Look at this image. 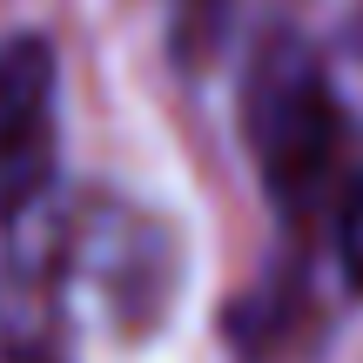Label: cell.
<instances>
[{
    "instance_id": "cell-3",
    "label": "cell",
    "mask_w": 363,
    "mask_h": 363,
    "mask_svg": "<svg viewBox=\"0 0 363 363\" xmlns=\"http://www.w3.org/2000/svg\"><path fill=\"white\" fill-rule=\"evenodd\" d=\"M337 256H343V276L363 289V175L343 189V216H337Z\"/></svg>"
},
{
    "instance_id": "cell-2",
    "label": "cell",
    "mask_w": 363,
    "mask_h": 363,
    "mask_svg": "<svg viewBox=\"0 0 363 363\" xmlns=\"http://www.w3.org/2000/svg\"><path fill=\"white\" fill-rule=\"evenodd\" d=\"M54 175V48L21 34L0 48V222Z\"/></svg>"
},
{
    "instance_id": "cell-1",
    "label": "cell",
    "mask_w": 363,
    "mask_h": 363,
    "mask_svg": "<svg viewBox=\"0 0 363 363\" xmlns=\"http://www.w3.org/2000/svg\"><path fill=\"white\" fill-rule=\"evenodd\" d=\"M249 135H256L262 182L276 189L283 208H310L343 169V108L330 94L323 67L296 48L276 40L256 67L249 88Z\"/></svg>"
}]
</instances>
